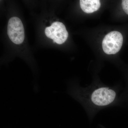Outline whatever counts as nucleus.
Returning <instances> with one entry per match:
<instances>
[{
    "instance_id": "f257e3e1",
    "label": "nucleus",
    "mask_w": 128,
    "mask_h": 128,
    "mask_svg": "<svg viewBox=\"0 0 128 128\" xmlns=\"http://www.w3.org/2000/svg\"><path fill=\"white\" fill-rule=\"evenodd\" d=\"M82 96L86 100L96 107H104L114 102L116 92L110 88L98 87Z\"/></svg>"
},
{
    "instance_id": "f03ea898",
    "label": "nucleus",
    "mask_w": 128,
    "mask_h": 128,
    "mask_svg": "<svg viewBox=\"0 0 128 128\" xmlns=\"http://www.w3.org/2000/svg\"><path fill=\"white\" fill-rule=\"evenodd\" d=\"M123 42V38L121 33L117 31L110 32L102 41L104 51L107 54H115L121 49Z\"/></svg>"
},
{
    "instance_id": "7ed1b4c3",
    "label": "nucleus",
    "mask_w": 128,
    "mask_h": 128,
    "mask_svg": "<svg viewBox=\"0 0 128 128\" xmlns=\"http://www.w3.org/2000/svg\"><path fill=\"white\" fill-rule=\"evenodd\" d=\"M7 33L10 40L16 44L22 43L25 38L23 24L20 19L13 17L9 19L8 25Z\"/></svg>"
},
{
    "instance_id": "20e7f679",
    "label": "nucleus",
    "mask_w": 128,
    "mask_h": 128,
    "mask_svg": "<svg viewBox=\"0 0 128 128\" xmlns=\"http://www.w3.org/2000/svg\"><path fill=\"white\" fill-rule=\"evenodd\" d=\"M45 34L46 36L53 40V42L58 44H62L68 38V34L64 24L54 22L50 26L46 28Z\"/></svg>"
},
{
    "instance_id": "39448f33",
    "label": "nucleus",
    "mask_w": 128,
    "mask_h": 128,
    "mask_svg": "<svg viewBox=\"0 0 128 128\" xmlns=\"http://www.w3.org/2000/svg\"><path fill=\"white\" fill-rule=\"evenodd\" d=\"M80 4L82 10L86 13H92L100 8L101 3L98 0H80Z\"/></svg>"
},
{
    "instance_id": "423d86ee",
    "label": "nucleus",
    "mask_w": 128,
    "mask_h": 128,
    "mask_svg": "<svg viewBox=\"0 0 128 128\" xmlns=\"http://www.w3.org/2000/svg\"><path fill=\"white\" fill-rule=\"evenodd\" d=\"M122 6L124 11L128 15V0H122Z\"/></svg>"
}]
</instances>
